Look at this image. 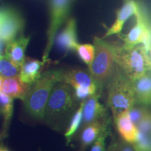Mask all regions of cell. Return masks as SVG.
<instances>
[{"mask_svg": "<svg viewBox=\"0 0 151 151\" xmlns=\"http://www.w3.org/2000/svg\"><path fill=\"white\" fill-rule=\"evenodd\" d=\"M106 88L107 105L113 118L134 106L136 98L133 82L116 64Z\"/></svg>", "mask_w": 151, "mask_h": 151, "instance_id": "cell-1", "label": "cell"}, {"mask_svg": "<svg viewBox=\"0 0 151 151\" xmlns=\"http://www.w3.org/2000/svg\"><path fill=\"white\" fill-rule=\"evenodd\" d=\"M59 82V69L43 71L40 78L30 85L22 102L24 109L32 118L44 120L45 111L54 85Z\"/></svg>", "mask_w": 151, "mask_h": 151, "instance_id": "cell-2", "label": "cell"}, {"mask_svg": "<svg viewBox=\"0 0 151 151\" xmlns=\"http://www.w3.org/2000/svg\"><path fill=\"white\" fill-rule=\"evenodd\" d=\"M114 60L132 82L151 70V54L143 44L130 48L115 45Z\"/></svg>", "mask_w": 151, "mask_h": 151, "instance_id": "cell-3", "label": "cell"}, {"mask_svg": "<svg viewBox=\"0 0 151 151\" xmlns=\"http://www.w3.org/2000/svg\"><path fill=\"white\" fill-rule=\"evenodd\" d=\"M93 43L95 55L88 71L97 84V94L101 96L116 65L115 44L97 37L94 38Z\"/></svg>", "mask_w": 151, "mask_h": 151, "instance_id": "cell-4", "label": "cell"}, {"mask_svg": "<svg viewBox=\"0 0 151 151\" xmlns=\"http://www.w3.org/2000/svg\"><path fill=\"white\" fill-rule=\"evenodd\" d=\"M76 101L73 90L69 85L57 83L48 98L44 120L52 127H56L61 119L74 110Z\"/></svg>", "mask_w": 151, "mask_h": 151, "instance_id": "cell-5", "label": "cell"}, {"mask_svg": "<svg viewBox=\"0 0 151 151\" xmlns=\"http://www.w3.org/2000/svg\"><path fill=\"white\" fill-rule=\"evenodd\" d=\"M71 0H50V22L47 31V42L42 57V62L46 65L53 46L55 39L70 9Z\"/></svg>", "mask_w": 151, "mask_h": 151, "instance_id": "cell-6", "label": "cell"}, {"mask_svg": "<svg viewBox=\"0 0 151 151\" xmlns=\"http://www.w3.org/2000/svg\"><path fill=\"white\" fill-rule=\"evenodd\" d=\"M22 15L15 9L0 6V41L7 43L16 39L24 28Z\"/></svg>", "mask_w": 151, "mask_h": 151, "instance_id": "cell-7", "label": "cell"}, {"mask_svg": "<svg viewBox=\"0 0 151 151\" xmlns=\"http://www.w3.org/2000/svg\"><path fill=\"white\" fill-rule=\"evenodd\" d=\"M135 16L137 19L135 25L127 34L120 35L124 43L122 46L125 48H130L143 43L145 39L151 34V28L146 16L141 11V9L135 15Z\"/></svg>", "mask_w": 151, "mask_h": 151, "instance_id": "cell-8", "label": "cell"}, {"mask_svg": "<svg viewBox=\"0 0 151 151\" xmlns=\"http://www.w3.org/2000/svg\"><path fill=\"white\" fill-rule=\"evenodd\" d=\"M59 82L69 85L71 88L76 87H97L89 71L80 68L59 69Z\"/></svg>", "mask_w": 151, "mask_h": 151, "instance_id": "cell-9", "label": "cell"}, {"mask_svg": "<svg viewBox=\"0 0 151 151\" xmlns=\"http://www.w3.org/2000/svg\"><path fill=\"white\" fill-rule=\"evenodd\" d=\"M100 97L96 93L84 100L81 127L96 120L109 118L108 110L100 103Z\"/></svg>", "mask_w": 151, "mask_h": 151, "instance_id": "cell-10", "label": "cell"}, {"mask_svg": "<svg viewBox=\"0 0 151 151\" xmlns=\"http://www.w3.org/2000/svg\"><path fill=\"white\" fill-rule=\"evenodd\" d=\"M110 119H101L81 127L79 143L83 151L86 150L105 130L109 129Z\"/></svg>", "mask_w": 151, "mask_h": 151, "instance_id": "cell-11", "label": "cell"}, {"mask_svg": "<svg viewBox=\"0 0 151 151\" xmlns=\"http://www.w3.org/2000/svg\"><path fill=\"white\" fill-rule=\"evenodd\" d=\"M141 8L135 0H123L122 6L116 13V18L113 24L107 29L106 32L103 38L109 36L119 35L121 32L125 22L133 15L139 12Z\"/></svg>", "mask_w": 151, "mask_h": 151, "instance_id": "cell-12", "label": "cell"}, {"mask_svg": "<svg viewBox=\"0 0 151 151\" xmlns=\"http://www.w3.org/2000/svg\"><path fill=\"white\" fill-rule=\"evenodd\" d=\"M113 120L121 140L131 145L133 144L137 140L139 130L130 119L128 111L120 113L113 118Z\"/></svg>", "mask_w": 151, "mask_h": 151, "instance_id": "cell-13", "label": "cell"}, {"mask_svg": "<svg viewBox=\"0 0 151 151\" xmlns=\"http://www.w3.org/2000/svg\"><path fill=\"white\" fill-rule=\"evenodd\" d=\"M29 40V37H24L21 35L18 38L6 43L5 55L20 68L25 60V51Z\"/></svg>", "mask_w": 151, "mask_h": 151, "instance_id": "cell-14", "label": "cell"}, {"mask_svg": "<svg viewBox=\"0 0 151 151\" xmlns=\"http://www.w3.org/2000/svg\"><path fill=\"white\" fill-rule=\"evenodd\" d=\"M76 29V21L75 19H69L65 28L56 37L55 41L58 48L67 52L75 50L79 44Z\"/></svg>", "mask_w": 151, "mask_h": 151, "instance_id": "cell-15", "label": "cell"}, {"mask_svg": "<svg viewBox=\"0 0 151 151\" xmlns=\"http://www.w3.org/2000/svg\"><path fill=\"white\" fill-rule=\"evenodd\" d=\"M30 85L22 82L19 76L4 78L1 92L13 99L22 101L29 89Z\"/></svg>", "mask_w": 151, "mask_h": 151, "instance_id": "cell-16", "label": "cell"}, {"mask_svg": "<svg viewBox=\"0 0 151 151\" xmlns=\"http://www.w3.org/2000/svg\"><path fill=\"white\" fill-rule=\"evenodd\" d=\"M45 64L42 61L26 58L22 65L19 78L22 82L32 85L40 78L42 74V68Z\"/></svg>", "mask_w": 151, "mask_h": 151, "instance_id": "cell-17", "label": "cell"}, {"mask_svg": "<svg viewBox=\"0 0 151 151\" xmlns=\"http://www.w3.org/2000/svg\"><path fill=\"white\" fill-rule=\"evenodd\" d=\"M136 102L148 104L151 102V75L142 76L133 81Z\"/></svg>", "mask_w": 151, "mask_h": 151, "instance_id": "cell-18", "label": "cell"}, {"mask_svg": "<svg viewBox=\"0 0 151 151\" xmlns=\"http://www.w3.org/2000/svg\"><path fill=\"white\" fill-rule=\"evenodd\" d=\"M14 112V99L0 92V113L4 117L3 127L0 132V139L6 137Z\"/></svg>", "mask_w": 151, "mask_h": 151, "instance_id": "cell-19", "label": "cell"}, {"mask_svg": "<svg viewBox=\"0 0 151 151\" xmlns=\"http://www.w3.org/2000/svg\"><path fill=\"white\" fill-rule=\"evenodd\" d=\"M84 100L81 101L80 104L78 109L76 110L72 114V116L69 121V126L67 129H66L65 133V137L67 140V144L71 143L72 140L73 136L78 131L79 127H81V122H82V116H83V107Z\"/></svg>", "mask_w": 151, "mask_h": 151, "instance_id": "cell-20", "label": "cell"}, {"mask_svg": "<svg viewBox=\"0 0 151 151\" xmlns=\"http://www.w3.org/2000/svg\"><path fill=\"white\" fill-rule=\"evenodd\" d=\"M21 68L13 62L5 55H0V76L5 78L19 76Z\"/></svg>", "mask_w": 151, "mask_h": 151, "instance_id": "cell-21", "label": "cell"}, {"mask_svg": "<svg viewBox=\"0 0 151 151\" xmlns=\"http://www.w3.org/2000/svg\"><path fill=\"white\" fill-rule=\"evenodd\" d=\"M75 51L77 52L79 58L87 65L88 69L91 67L95 55V49L94 45L85 43L77 46Z\"/></svg>", "mask_w": 151, "mask_h": 151, "instance_id": "cell-22", "label": "cell"}, {"mask_svg": "<svg viewBox=\"0 0 151 151\" xmlns=\"http://www.w3.org/2000/svg\"><path fill=\"white\" fill-rule=\"evenodd\" d=\"M132 146L135 151H151V140L149 135L139 132L137 140Z\"/></svg>", "mask_w": 151, "mask_h": 151, "instance_id": "cell-23", "label": "cell"}, {"mask_svg": "<svg viewBox=\"0 0 151 151\" xmlns=\"http://www.w3.org/2000/svg\"><path fill=\"white\" fill-rule=\"evenodd\" d=\"M110 131L109 128L105 130L104 132L99 136V137L94 141L93 143L91 145V148L90 151H106V139L109 135Z\"/></svg>", "mask_w": 151, "mask_h": 151, "instance_id": "cell-24", "label": "cell"}, {"mask_svg": "<svg viewBox=\"0 0 151 151\" xmlns=\"http://www.w3.org/2000/svg\"><path fill=\"white\" fill-rule=\"evenodd\" d=\"M130 119L133 123L137 125L139 122L142 120V118L148 113L147 111L142 107H135L134 106L132 107L128 111Z\"/></svg>", "mask_w": 151, "mask_h": 151, "instance_id": "cell-25", "label": "cell"}, {"mask_svg": "<svg viewBox=\"0 0 151 151\" xmlns=\"http://www.w3.org/2000/svg\"><path fill=\"white\" fill-rule=\"evenodd\" d=\"M136 126L139 132L147 135L150 134L151 133V115L147 113Z\"/></svg>", "mask_w": 151, "mask_h": 151, "instance_id": "cell-26", "label": "cell"}, {"mask_svg": "<svg viewBox=\"0 0 151 151\" xmlns=\"http://www.w3.org/2000/svg\"><path fill=\"white\" fill-rule=\"evenodd\" d=\"M117 151H135L131 144L122 140L117 141Z\"/></svg>", "mask_w": 151, "mask_h": 151, "instance_id": "cell-27", "label": "cell"}, {"mask_svg": "<svg viewBox=\"0 0 151 151\" xmlns=\"http://www.w3.org/2000/svg\"><path fill=\"white\" fill-rule=\"evenodd\" d=\"M107 151H117V140L115 138H112L111 139Z\"/></svg>", "mask_w": 151, "mask_h": 151, "instance_id": "cell-28", "label": "cell"}, {"mask_svg": "<svg viewBox=\"0 0 151 151\" xmlns=\"http://www.w3.org/2000/svg\"><path fill=\"white\" fill-rule=\"evenodd\" d=\"M0 151H10L9 149H7L3 145H0Z\"/></svg>", "mask_w": 151, "mask_h": 151, "instance_id": "cell-29", "label": "cell"}, {"mask_svg": "<svg viewBox=\"0 0 151 151\" xmlns=\"http://www.w3.org/2000/svg\"><path fill=\"white\" fill-rule=\"evenodd\" d=\"M4 78L1 76H0V92H1V85H2V82H3Z\"/></svg>", "mask_w": 151, "mask_h": 151, "instance_id": "cell-30", "label": "cell"}, {"mask_svg": "<svg viewBox=\"0 0 151 151\" xmlns=\"http://www.w3.org/2000/svg\"><path fill=\"white\" fill-rule=\"evenodd\" d=\"M3 42L1 41H0V55H1V50H2V48H3Z\"/></svg>", "mask_w": 151, "mask_h": 151, "instance_id": "cell-31", "label": "cell"}]
</instances>
